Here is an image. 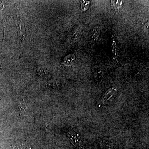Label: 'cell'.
Instances as JSON below:
<instances>
[{
    "mask_svg": "<svg viewBox=\"0 0 149 149\" xmlns=\"http://www.w3.org/2000/svg\"><path fill=\"white\" fill-rule=\"evenodd\" d=\"M116 91V89L114 88H110L109 90H108L103 96L102 100V102L104 103L107 101L113 95Z\"/></svg>",
    "mask_w": 149,
    "mask_h": 149,
    "instance_id": "obj_2",
    "label": "cell"
},
{
    "mask_svg": "<svg viewBox=\"0 0 149 149\" xmlns=\"http://www.w3.org/2000/svg\"><path fill=\"white\" fill-rule=\"evenodd\" d=\"M103 76V72L102 70L101 69L97 70L94 74V77L97 81H99V80H101Z\"/></svg>",
    "mask_w": 149,
    "mask_h": 149,
    "instance_id": "obj_4",
    "label": "cell"
},
{
    "mask_svg": "<svg viewBox=\"0 0 149 149\" xmlns=\"http://www.w3.org/2000/svg\"><path fill=\"white\" fill-rule=\"evenodd\" d=\"M101 144H102V146L104 147H110L111 145V141L109 139L105 138L102 140Z\"/></svg>",
    "mask_w": 149,
    "mask_h": 149,
    "instance_id": "obj_6",
    "label": "cell"
},
{
    "mask_svg": "<svg viewBox=\"0 0 149 149\" xmlns=\"http://www.w3.org/2000/svg\"><path fill=\"white\" fill-rule=\"evenodd\" d=\"M16 24L19 36L22 42H23L25 40V36L26 35L25 25L23 19L20 17L17 19Z\"/></svg>",
    "mask_w": 149,
    "mask_h": 149,
    "instance_id": "obj_1",
    "label": "cell"
},
{
    "mask_svg": "<svg viewBox=\"0 0 149 149\" xmlns=\"http://www.w3.org/2000/svg\"><path fill=\"white\" fill-rule=\"evenodd\" d=\"M91 1H80L81 3V6L82 9L83 11L87 10L88 8L90 5Z\"/></svg>",
    "mask_w": 149,
    "mask_h": 149,
    "instance_id": "obj_5",
    "label": "cell"
},
{
    "mask_svg": "<svg viewBox=\"0 0 149 149\" xmlns=\"http://www.w3.org/2000/svg\"><path fill=\"white\" fill-rule=\"evenodd\" d=\"M112 5L115 8H119L121 6L122 4V1H111Z\"/></svg>",
    "mask_w": 149,
    "mask_h": 149,
    "instance_id": "obj_7",
    "label": "cell"
},
{
    "mask_svg": "<svg viewBox=\"0 0 149 149\" xmlns=\"http://www.w3.org/2000/svg\"><path fill=\"white\" fill-rule=\"evenodd\" d=\"M75 59V57L73 54H70L69 55L66 56L64 60H63V63L65 65L68 66L70 65L73 63V61Z\"/></svg>",
    "mask_w": 149,
    "mask_h": 149,
    "instance_id": "obj_3",
    "label": "cell"
}]
</instances>
